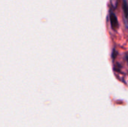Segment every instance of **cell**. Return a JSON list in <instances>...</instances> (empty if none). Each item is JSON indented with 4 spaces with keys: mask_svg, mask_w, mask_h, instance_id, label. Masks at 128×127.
Instances as JSON below:
<instances>
[{
    "mask_svg": "<svg viewBox=\"0 0 128 127\" xmlns=\"http://www.w3.org/2000/svg\"><path fill=\"white\" fill-rule=\"evenodd\" d=\"M110 22H111V26L112 29L116 30L118 28V22L117 19V17L116 14L112 12H110Z\"/></svg>",
    "mask_w": 128,
    "mask_h": 127,
    "instance_id": "cell-1",
    "label": "cell"
},
{
    "mask_svg": "<svg viewBox=\"0 0 128 127\" xmlns=\"http://www.w3.org/2000/svg\"><path fill=\"white\" fill-rule=\"evenodd\" d=\"M122 8L124 13L125 16L128 17V4L126 0H123V4H122Z\"/></svg>",
    "mask_w": 128,
    "mask_h": 127,
    "instance_id": "cell-2",
    "label": "cell"
}]
</instances>
